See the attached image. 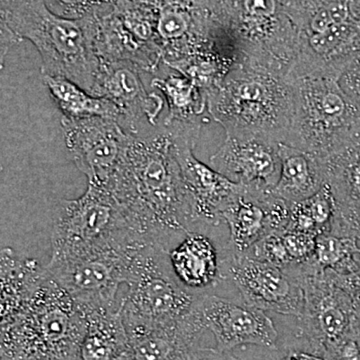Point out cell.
<instances>
[{
	"label": "cell",
	"mask_w": 360,
	"mask_h": 360,
	"mask_svg": "<svg viewBox=\"0 0 360 360\" xmlns=\"http://www.w3.org/2000/svg\"><path fill=\"white\" fill-rule=\"evenodd\" d=\"M104 189L141 236L168 251L187 234L198 232L172 139L163 124L130 137Z\"/></svg>",
	"instance_id": "1"
},
{
	"label": "cell",
	"mask_w": 360,
	"mask_h": 360,
	"mask_svg": "<svg viewBox=\"0 0 360 360\" xmlns=\"http://www.w3.org/2000/svg\"><path fill=\"white\" fill-rule=\"evenodd\" d=\"M85 316L39 266L1 295V360H79Z\"/></svg>",
	"instance_id": "2"
},
{
	"label": "cell",
	"mask_w": 360,
	"mask_h": 360,
	"mask_svg": "<svg viewBox=\"0 0 360 360\" xmlns=\"http://www.w3.org/2000/svg\"><path fill=\"white\" fill-rule=\"evenodd\" d=\"M205 94L207 112L226 136L288 141L295 96L283 75L243 61Z\"/></svg>",
	"instance_id": "3"
},
{
	"label": "cell",
	"mask_w": 360,
	"mask_h": 360,
	"mask_svg": "<svg viewBox=\"0 0 360 360\" xmlns=\"http://www.w3.org/2000/svg\"><path fill=\"white\" fill-rule=\"evenodd\" d=\"M1 22L41 58V75L68 78L92 94L101 58L94 34L96 16L71 20L52 13L44 0L0 4Z\"/></svg>",
	"instance_id": "4"
},
{
	"label": "cell",
	"mask_w": 360,
	"mask_h": 360,
	"mask_svg": "<svg viewBox=\"0 0 360 360\" xmlns=\"http://www.w3.org/2000/svg\"><path fill=\"white\" fill-rule=\"evenodd\" d=\"M212 18L238 49L241 63L285 77L297 60L302 34L281 0H207Z\"/></svg>",
	"instance_id": "5"
},
{
	"label": "cell",
	"mask_w": 360,
	"mask_h": 360,
	"mask_svg": "<svg viewBox=\"0 0 360 360\" xmlns=\"http://www.w3.org/2000/svg\"><path fill=\"white\" fill-rule=\"evenodd\" d=\"M340 75L312 71L286 77L295 108L285 144L321 158L359 124L360 111L341 89Z\"/></svg>",
	"instance_id": "6"
},
{
	"label": "cell",
	"mask_w": 360,
	"mask_h": 360,
	"mask_svg": "<svg viewBox=\"0 0 360 360\" xmlns=\"http://www.w3.org/2000/svg\"><path fill=\"white\" fill-rule=\"evenodd\" d=\"M146 241L112 194L101 187L89 184L80 198L60 200L56 206L51 255L127 248Z\"/></svg>",
	"instance_id": "7"
},
{
	"label": "cell",
	"mask_w": 360,
	"mask_h": 360,
	"mask_svg": "<svg viewBox=\"0 0 360 360\" xmlns=\"http://www.w3.org/2000/svg\"><path fill=\"white\" fill-rule=\"evenodd\" d=\"M127 295L123 296L125 326H174L186 319L205 291L189 290L175 276L169 251L148 243L135 253Z\"/></svg>",
	"instance_id": "8"
},
{
	"label": "cell",
	"mask_w": 360,
	"mask_h": 360,
	"mask_svg": "<svg viewBox=\"0 0 360 360\" xmlns=\"http://www.w3.org/2000/svg\"><path fill=\"white\" fill-rule=\"evenodd\" d=\"M146 243H149L127 248L51 255L45 266L80 309H113L122 305L118 290L123 284L127 285L135 253Z\"/></svg>",
	"instance_id": "9"
},
{
	"label": "cell",
	"mask_w": 360,
	"mask_h": 360,
	"mask_svg": "<svg viewBox=\"0 0 360 360\" xmlns=\"http://www.w3.org/2000/svg\"><path fill=\"white\" fill-rule=\"evenodd\" d=\"M163 127L172 139L196 231L200 226H217L222 222V213L245 186L231 181L194 156L201 123L172 122Z\"/></svg>",
	"instance_id": "10"
},
{
	"label": "cell",
	"mask_w": 360,
	"mask_h": 360,
	"mask_svg": "<svg viewBox=\"0 0 360 360\" xmlns=\"http://www.w3.org/2000/svg\"><path fill=\"white\" fill-rule=\"evenodd\" d=\"M303 290L300 336L310 349L326 354L341 342L354 338L356 305L340 285L336 272L328 269L298 277Z\"/></svg>",
	"instance_id": "11"
},
{
	"label": "cell",
	"mask_w": 360,
	"mask_h": 360,
	"mask_svg": "<svg viewBox=\"0 0 360 360\" xmlns=\"http://www.w3.org/2000/svg\"><path fill=\"white\" fill-rule=\"evenodd\" d=\"M221 269L224 281L236 285L246 304L300 319L304 295L302 284L284 269L248 257L224 250Z\"/></svg>",
	"instance_id": "12"
},
{
	"label": "cell",
	"mask_w": 360,
	"mask_h": 360,
	"mask_svg": "<svg viewBox=\"0 0 360 360\" xmlns=\"http://www.w3.org/2000/svg\"><path fill=\"white\" fill-rule=\"evenodd\" d=\"M61 129L71 160L86 175L89 184L105 188L115 174L131 135L108 117H63Z\"/></svg>",
	"instance_id": "13"
},
{
	"label": "cell",
	"mask_w": 360,
	"mask_h": 360,
	"mask_svg": "<svg viewBox=\"0 0 360 360\" xmlns=\"http://www.w3.org/2000/svg\"><path fill=\"white\" fill-rule=\"evenodd\" d=\"M141 68L127 61L101 59L92 96L104 97L122 111L120 125L131 136L148 134L160 127L165 96L149 92L141 79Z\"/></svg>",
	"instance_id": "14"
},
{
	"label": "cell",
	"mask_w": 360,
	"mask_h": 360,
	"mask_svg": "<svg viewBox=\"0 0 360 360\" xmlns=\"http://www.w3.org/2000/svg\"><path fill=\"white\" fill-rule=\"evenodd\" d=\"M198 309L206 330L214 336L217 349L231 352L243 345L277 349L278 333L264 310L210 295L208 291L201 293Z\"/></svg>",
	"instance_id": "15"
},
{
	"label": "cell",
	"mask_w": 360,
	"mask_h": 360,
	"mask_svg": "<svg viewBox=\"0 0 360 360\" xmlns=\"http://www.w3.org/2000/svg\"><path fill=\"white\" fill-rule=\"evenodd\" d=\"M317 160L335 198L331 233L356 239L360 245V123Z\"/></svg>",
	"instance_id": "16"
},
{
	"label": "cell",
	"mask_w": 360,
	"mask_h": 360,
	"mask_svg": "<svg viewBox=\"0 0 360 360\" xmlns=\"http://www.w3.org/2000/svg\"><path fill=\"white\" fill-rule=\"evenodd\" d=\"M290 219V202L277 198L269 189L245 186L222 213V222L229 229L224 250L245 253L265 236L288 231Z\"/></svg>",
	"instance_id": "17"
},
{
	"label": "cell",
	"mask_w": 360,
	"mask_h": 360,
	"mask_svg": "<svg viewBox=\"0 0 360 360\" xmlns=\"http://www.w3.org/2000/svg\"><path fill=\"white\" fill-rule=\"evenodd\" d=\"M281 142L257 137H229L210 158V165L236 184L271 191L281 174Z\"/></svg>",
	"instance_id": "18"
},
{
	"label": "cell",
	"mask_w": 360,
	"mask_h": 360,
	"mask_svg": "<svg viewBox=\"0 0 360 360\" xmlns=\"http://www.w3.org/2000/svg\"><path fill=\"white\" fill-rule=\"evenodd\" d=\"M175 276L189 290L208 291L224 281L221 258L207 236L191 232L169 250Z\"/></svg>",
	"instance_id": "19"
},
{
	"label": "cell",
	"mask_w": 360,
	"mask_h": 360,
	"mask_svg": "<svg viewBox=\"0 0 360 360\" xmlns=\"http://www.w3.org/2000/svg\"><path fill=\"white\" fill-rule=\"evenodd\" d=\"M85 331L79 360H127L129 340L122 305L113 309H82Z\"/></svg>",
	"instance_id": "20"
},
{
	"label": "cell",
	"mask_w": 360,
	"mask_h": 360,
	"mask_svg": "<svg viewBox=\"0 0 360 360\" xmlns=\"http://www.w3.org/2000/svg\"><path fill=\"white\" fill-rule=\"evenodd\" d=\"M281 174L271 193L288 202H300L314 195L326 184L316 156L290 144L279 143Z\"/></svg>",
	"instance_id": "21"
},
{
	"label": "cell",
	"mask_w": 360,
	"mask_h": 360,
	"mask_svg": "<svg viewBox=\"0 0 360 360\" xmlns=\"http://www.w3.org/2000/svg\"><path fill=\"white\" fill-rule=\"evenodd\" d=\"M151 86L160 90L167 104L163 124L172 122L201 123V116L207 110L205 92L193 80L169 66L163 65L153 75Z\"/></svg>",
	"instance_id": "22"
},
{
	"label": "cell",
	"mask_w": 360,
	"mask_h": 360,
	"mask_svg": "<svg viewBox=\"0 0 360 360\" xmlns=\"http://www.w3.org/2000/svg\"><path fill=\"white\" fill-rule=\"evenodd\" d=\"M42 79L63 117L79 120L99 116L122 122V111L108 99L92 96L68 78L44 75Z\"/></svg>",
	"instance_id": "23"
},
{
	"label": "cell",
	"mask_w": 360,
	"mask_h": 360,
	"mask_svg": "<svg viewBox=\"0 0 360 360\" xmlns=\"http://www.w3.org/2000/svg\"><path fill=\"white\" fill-rule=\"evenodd\" d=\"M360 245L356 239L326 233L315 238L314 257L309 262L317 271L333 270L340 274H352L359 269L356 255Z\"/></svg>",
	"instance_id": "24"
},
{
	"label": "cell",
	"mask_w": 360,
	"mask_h": 360,
	"mask_svg": "<svg viewBox=\"0 0 360 360\" xmlns=\"http://www.w3.org/2000/svg\"><path fill=\"white\" fill-rule=\"evenodd\" d=\"M56 14L71 20L101 16L110 13L118 0H44Z\"/></svg>",
	"instance_id": "25"
},
{
	"label": "cell",
	"mask_w": 360,
	"mask_h": 360,
	"mask_svg": "<svg viewBox=\"0 0 360 360\" xmlns=\"http://www.w3.org/2000/svg\"><path fill=\"white\" fill-rule=\"evenodd\" d=\"M316 225L319 236L331 233L335 217V198L328 184L307 200H302Z\"/></svg>",
	"instance_id": "26"
},
{
	"label": "cell",
	"mask_w": 360,
	"mask_h": 360,
	"mask_svg": "<svg viewBox=\"0 0 360 360\" xmlns=\"http://www.w3.org/2000/svg\"><path fill=\"white\" fill-rule=\"evenodd\" d=\"M341 89L360 111V51L354 53L341 71Z\"/></svg>",
	"instance_id": "27"
},
{
	"label": "cell",
	"mask_w": 360,
	"mask_h": 360,
	"mask_svg": "<svg viewBox=\"0 0 360 360\" xmlns=\"http://www.w3.org/2000/svg\"><path fill=\"white\" fill-rule=\"evenodd\" d=\"M336 276L340 285L352 296L356 309H360V269L347 274L336 272Z\"/></svg>",
	"instance_id": "28"
},
{
	"label": "cell",
	"mask_w": 360,
	"mask_h": 360,
	"mask_svg": "<svg viewBox=\"0 0 360 360\" xmlns=\"http://www.w3.org/2000/svg\"><path fill=\"white\" fill-rule=\"evenodd\" d=\"M186 360H239L231 352H221L217 348L196 347L189 352Z\"/></svg>",
	"instance_id": "29"
},
{
	"label": "cell",
	"mask_w": 360,
	"mask_h": 360,
	"mask_svg": "<svg viewBox=\"0 0 360 360\" xmlns=\"http://www.w3.org/2000/svg\"><path fill=\"white\" fill-rule=\"evenodd\" d=\"M281 360H328V359L323 354L307 347L305 349H298V348L290 349Z\"/></svg>",
	"instance_id": "30"
},
{
	"label": "cell",
	"mask_w": 360,
	"mask_h": 360,
	"mask_svg": "<svg viewBox=\"0 0 360 360\" xmlns=\"http://www.w3.org/2000/svg\"><path fill=\"white\" fill-rule=\"evenodd\" d=\"M354 338L360 345V309H356V317L354 322Z\"/></svg>",
	"instance_id": "31"
},
{
	"label": "cell",
	"mask_w": 360,
	"mask_h": 360,
	"mask_svg": "<svg viewBox=\"0 0 360 360\" xmlns=\"http://www.w3.org/2000/svg\"><path fill=\"white\" fill-rule=\"evenodd\" d=\"M356 262H357V264H359V267H360V248H359V252H357V255H356Z\"/></svg>",
	"instance_id": "32"
},
{
	"label": "cell",
	"mask_w": 360,
	"mask_h": 360,
	"mask_svg": "<svg viewBox=\"0 0 360 360\" xmlns=\"http://www.w3.org/2000/svg\"><path fill=\"white\" fill-rule=\"evenodd\" d=\"M11 1V0H0V4H4V2Z\"/></svg>",
	"instance_id": "33"
}]
</instances>
